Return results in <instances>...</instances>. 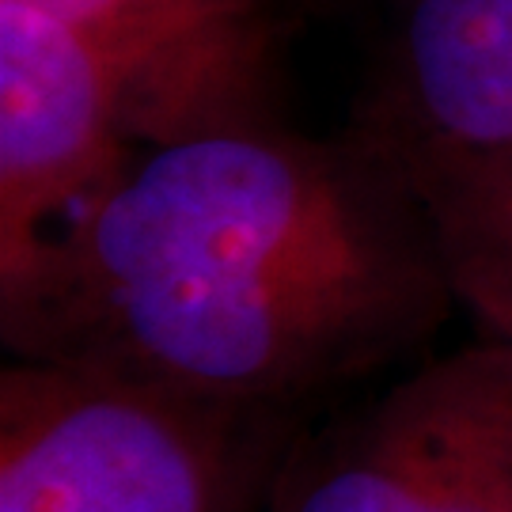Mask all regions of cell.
<instances>
[{"mask_svg":"<svg viewBox=\"0 0 512 512\" xmlns=\"http://www.w3.org/2000/svg\"><path fill=\"white\" fill-rule=\"evenodd\" d=\"M384 145L429 213L456 308L475 319L478 338L512 349V152Z\"/></svg>","mask_w":512,"mask_h":512,"instance_id":"cell-7","label":"cell"},{"mask_svg":"<svg viewBox=\"0 0 512 512\" xmlns=\"http://www.w3.org/2000/svg\"><path fill=\"white\" fill-rule=\"evenodd\" d=\"M361 126L391 145L512 152V0H410Z\"/></svg>","mask_w":512,"mask_h":512,"instance_id":"cell-6","label":"cell"},{"mask_svg":"<svg viewBox=\"0 0 512 512\" xmlns=\"http://www.w3.org/2000/svg\"><path fill=\"white\" fill-rule=\"evenodd\" d=\"M92 42L137 145L277 122L274 0H19Z\"/></svg>","mask_w":512,"mask_h":512,"instance_id":"cell-5","label":"cell"},{"mask_svg":"<svg viewBox=\"0 0 512 512\" xmlns=\"http://www.w3.org/2000/svg\"><path fill=\"white\" fill-rule=\"evenodd\" d=\"M456 311L399 156L281 122L145 148L0 289L12 357L308 414Z\"/></svg>","mask_w":512,"mask_h":512,"instance_id":"cell-1","label":"cell"},{"mask_svg":"<svg viewBox=\"0 0 512 512\" xmlns=\"http://www.w3.org/2000/svg\"><path fill=\"white\" fill-rule=\"evenodd\" d=\"M270 512H512V349L475 338L293 444Z\"/></svg>","mask_w":512,"mask_h":512,"instance_id":"cell-3","label":"cell"},{"mask_svg":"<svg viewBox=\"0 0 512 512\" xmlns=\"http://www.w3.org/2000/svg\"><path fill=\"white\" fill-rule=\"evenodd\" d=\"M308 414L88 365L0 372V512H258Z\"/></svg>","mask_w":512,"mask_h":512,"instance_id":"cell-2","label":"cell"},{"mask_svg":"<svg viewBox=\"0 0 512 512\" xmlns=\"http://www.w3.org/2000/svg\"><path fill=\"white\" fill-rule=\"evenodd\" d=\"M122 84L92 42L0 0V289L129 171Z\"/></svg>","mask_w":512,"mask_h":512,"instance_id":"cell-4","label":"cell"}]
</instances>
